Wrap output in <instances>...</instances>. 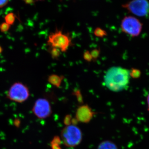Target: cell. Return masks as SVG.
Segmentation results:
<instances>
[{
  "instance_id": "cell-8",
  "label": "cell",
  "mask_w": 149,
  "mask_h": 149,
  "mask_svg": "<svg viewBox=\"0 0 149 149\" xmlns=\"http://www.w3.org/2000/svg\"><path fill=\"white\" fill-rule=\"evenodd\" d=\"M94 113L88 105H83L79 107L76 113V119L84 123L90 122L93 118Z\"/></svg>"
},
{
  "instance_id": "cell-11",
  "label": "cell",
  "mask_w": 149,
  "mask_h": 149,
  "mask_svg": "<svg viewBox=\"0 0 149 149\" xmlns=\"http://www.w3.org/2000/svg\"><path fill=\"white\" fill-rule=\"evenodd\" d=\"M48 51L52 58L55 60L58 59L59 58L61 52L59 49L50 46L48 47Z\"/></svg>"
},
{
  "instance_id": "cell-14",
  "label": "cell",
  "mask_w": 149,
  "mask_h": 149,
  "mask_svg": "<svg viewBox=\"0 0 149 149\" xmlns=\"http://www.w3.org/2000/svg\"><path fill=\"white\" fill-rule=\"evenodd\" d=\"M5 20L6 23L10 25L13 24L15 20V16L14 14L10 13L7 15L5 17Z\"/></svg>"
},
{
  "instance_id": "cell-18",
  "label": "cell",
  "mask_w": 149,
  "mask_h": 149,
  "mask_svg": "<svg viewBox=\"0 0 149 149\" xmlns=\"http://www.w3.org/2000/svg\"><path fill=\"white\" fill-rule=\"evenodd\" d=\"M74 94L75 95L77 96V99L79 101H82V95H81V93H80V90H77L74 91Z\"/></svg>"
},
{
  "instance_id": "cell-7",
  "label": "cell",
  "mask_w": 149,
  "mask_h": 149,
  "mask_svg": "<svg viewBox=\"0 0 149 149\" xmlns=\"http://www.w3.org/2000/svg\"><path fill=\"white\" fill-rule=\"evenodd\" d=\"M32 111L34 114L39 118H47L51 115L52 113L50 104L47 99H38L34 104Z\"/></svg>"
},
{
  "instance_id": "cell-3",
  "label": "cell",
  "mask_w": 149,
  "mask_h": 149,
  "mask_svg": "<svg viewBox=\"0 0 149 149\" xmlns=\"http://www.w3.org/2000/svg\"><path fill=\"white\" fill-rule=\"evenodd\" d=\"M61 138L65 146L74 147L81 143L83 139L82 131L79 128L74 125L65 126L61 133Z\"/></svg>"
},
{
  "instance_id": "cell-19",
  "label": "cell",
  "mask_w": 149,
  "mask_h": 149,
  "mask_svg": "<svg viewBox=\"0 0 149 149\" xmlns=\"http://www.w3.org/2000/svg\"><path fill=\"white\" fill-rule=\"evenodd\" d=\"M9 0H0V8L3 7L8 3Z\"/></svg>"
},
{
  "instance_id": "cell-5",
  "label": "cell",
  "mask_w": 149,
  "mask_h": 149,
  "mask_svg": "<svg viewBox=\"0 0 149 149\" xmlns=\"http://www.w3.org/2000/svg\"><path fill=\"white\" fill-rule=\"evenodd\" d=\"M7 97L10 100L17 103H22L29 97V89L24 84L19 82L15 83L11 86Z\"/></svg>"
},
{
  "instance_id": "cell-20",
  "label": "cell",
  "mask_w": 149,
  "mask_h": 149,
  "mask_svg": "<svg viewBox=\"0 0 149 149\" xmlns=\"http://www.w3.org/2000/svg\"><path fill=\"white\" fill-rule=\"evenodd\" d=\"M147 104H148V110L149 112V93L147 97Z\"/></svg>"
},
{
  "instance_id": "cell-6",
  "label": "cell",
  "mask_w": 149,
  "mask_h": 149,
  "mask_svg": "<svg viewBox=\"0 0 149 149\" xmlns=\"http://www.w3.org/2000/svg\"><path fill=\"white\" fill-rule=\"evenodd\" d=\"M122 7L137 16L145 17L149 15L148 0H132L123 5Z\"/></svg>"
},
{
  "instance_id": "cell-1",
  "label": "cell",
  "mask_w": 149,
  "mask_h": 149,
  "mask_svg": "<svg viewBox=\"0 0 149 149\" xmlns=\"http://www.w3.org/2000/svg\"><path fill=\"white\" fill-rule=\"evenodd\" d=\"M130 77V70L120 67H112L106 72L104 82L110 91L120 92L128 87Z\"/></svg>"
},
{
  "instance_id": "cell-21",
  "label": "cell",
  "mask_w": 149,
  "mask_h": 149,
  "mask_svg": "<svg viewBox=\"0 0 149 149\" xmlns=\"http://www.w3.org/2000/svg\"><path fill=\"white\" fill-rule=\"evenodd\" d=\"M2 51H3L2 48L1 47V46H0V54L2 52Z\"/></svg>"
},
{
  "instance_id": "cell-10",
  "label": "cell",
  "mask_w": 149,
  "mask_h": 149,
  "mask_svg": "<svg viewBox=\"0 0 149 149\" xmlns=\"http://www.w3.org/2000/svg\"><path fill=\"white\" fill-rule=\"evenodd\" d=\"M97 149H118L116 144L110 141H105L101 142L98 146Z\"/></svg>"
},
{
  "instance_id": "cell-4",
  "label": "cell",
  "mask_w": 149,
  "mask_h": 149,
  "mask_svg": "<svg viewBox=\"0 0 149 149\" xmlns=\"http://www.w3.org/2000/svg\"><path fill=\"white\" fill-rule=\"evenodd\" d=\"M143 24L136 17L125 16L121 22L120 28L123 32L132 37H138L141 34Z\"/></svg>"
},
{
  "instance_id": "cell-2",
  "label": "cell",
  "mask_w": 149,
  "mask_h": 149,
  "mask_svg": "<svg viewBox=\"0 0 149 149\" xmlns=\"http://www.w3.org/2000/svg\"><path fill=\"white\" fill-rule=\"evenodd\" d=\"M47 45L59 49L61 52H65L72 45V39L68 33L56 29L48 37Z\"/></svg>"
},
{
  "instance_id": "cell-9",
  "label": "cell",
  "mask_w": 149,
  "mask_h": 149,
  "mask_svg": "<svg viewBox=\"0 0 149 149\" xmlns=\"http://www.w3.org/2000/svg\"><path fill=\"white\" fill-rule=\"evenodd\" d=\"M64 76L56 74H50L48 77V82L57 88H60Z\"/></svg>"
},
{
  "instance_id": "cell-17",
  "label": "cell",
  "mask_w": 149,
  "mask_h": 149,
  "mask_svg": "<svg viewBox=\"0 0 149 149\" xmlns=\"http://www.w3.org/2000/svg\"><path fill=\"white\" fill-rule=\"evenodd\" d=\"M10 25L7 23L5 22L0 25V30L2 32H4L8 31L9 29Z\"/></svg>"
},
{
  "instance_id": "cell-12",
  "label": "cell",
  "mask_w": 149,
  "mask_h": 149,
  "mask_svg": "<svg viewBox=\"0 0 149 149\" xmlns=\"http://www.w3.org/2000/svg\"><path fill=\"white\" fill-rule=\"evenodd\" d=\"M94 34L96 37L100 38H102L107 35L106 31L100 27H97L95 29L94 31Z\"/></svg>"
},
{
  "instance_id": "cell-22",
  "label": "cell",
  "mask_w": 149,
  "mask_h": 149,
  "mask_svg": "<svg viewBox=\"0 0 149 149\" xmlns=\"http://www.w3.org/2000/svg\"><path fill=\"white\" fill-rule=\"evenodd\" d=\"M37 1H42V0H37Z\"/></svg>"
},
{
  "instance_id": "cell-15",
  "label": "cell",
  "mask_w": 149,
  "mask_h": 149,
  "mask_svg": "<svg viewBox=\"0 0 149 149\" xmlns=\"http://www.w3.org/2000/svg\"><path fill=\"white\" fill-rule=\"evenodd\" d=\"M130 77H132L133 78H139L141 76V72L139 69L133 68L131 70H130Z\"/></svg>"
},
{
  "instance_id": "cell-16",
  "label": "cell",
  "mask_w": 149,
  "mask_h": 149,
  "mask_svg": "<svg viewBox=\"0 0 149 149\" xmlns=\"http://www.w3.org/2000/svg\"><path fill=\"white\" fill-rule=\"evenodd\" d=\"M83 57L85 61L88 62H91L93 61V58L91 55V52L89 51H86L83 54Z\"/></svg>"
},
{
  "instance_id": "cell-13",
  "label": "cell",
  "mask_w": 149,
  "mask_h": 149,
  "mask_svg": "<svg viewBox=\"0 0 149 149\" xmlns=\"http://www.w3.org/2000/svg\"><path fill=\"white\" fill-rule=\"evenodd\" d=\"M91 55L93 58V61H95L100 56V48L93 49L91 52Z\"/></svg>"
}]
</instances>
